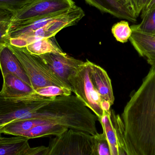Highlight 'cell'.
Wrapping results in <instances>:
<instances>
[{
    "label": "cell",
    "instance_id": "cell-5",
    "mask_svg": "<svg viewBox=\"0 0 155 155\" xmlns=\"http://www.w3.org/2000/svg\"><path fill=\"white\" fill-rule=\"evenodd\" d=\"M44 97L36 92L15 98L0 95V131L4 127L12 122L31 119ZM0 135H2L1 133Z\"/></svg>",
    "mask_w": 155,
    "mask_h": 155
},
{
    "label": "cell",
    "instance_id": "cell-9",
    "mask_svg": "<svg viewBox=\"0 0 155 155\" xmlns=\"http://www.w3.org/2000/svg\"><path fill=\"white\" fill-rule=\"evenodd\" d=\"M7 44L0 46V69L2 77L6 74H13L31 87L22 65Z\"/></svg>",
    "mask_w": 155,
    "mask_h": 155
},
{
    "label": "cell",
    "instance_id": "cell-14",
    "mask_svg": "<svg viewBox=\"0 0 155 155\" xmlns=\"http://www.w3.org/2000/svg\"><path fill=\"white\" fill-rule=\"evenodd\" d=\"M111 117L116 135L118 155H140L126 134L121 117L112 109Z\"/></svg>",
    "mask_w": 155,
    "mask_h": 155
},
{
    "label": "cell",
    "instance_id": "cell-21",
    "mask_svg": "<svg viewBox=\"0 0 155 155\" xmlns=\"http://www.w3.org/2000/svg\"><path fill=\"white\" fill-rule=\"evenodd\" d=\"M130 27L132 31L155 35V8L142 19L140 23Z\"/></svg>",
    "mask_w": 155,
    "mask_h": 155
},
{
    "label": "cell",
    "instance_id": "cell-29",
    "mask_svg": "<svg viewBox=\"0 0 155 155\" xmlns=\"http://www.w3.org/2000/svg\"><path fill=\"white\" fill-rule=\"evenodd\" d=\"M147 63L155 69V61H147Z\"/></svg>",
    "mask_w": 155,
    "mask_h": 155
},
{
    "label": "cell",
    "instance_id": "cell-8",
    "mask_svg": "<svg viewBox=\"0 0 155 155\" xmlns=\"http://www.w3.org/2000/svg\"><path fill=\"white\" fill-rule=\"evenodd\" d=\"M39 56L58 77L68 84V79L70 75L84 62L65 52L45 54Z\"/></svg>",
    "mask_w": 155,
    "mask_h": 155
},
{
    "label": "cell",
    "instance_id": "cell-13",
    "mask_svg": "<svg viewBox=\"0 0 155 155\" xmlns=\"http://www.w3.org/2000/svg\"><path fill=\"white\" fill-rule=\"evenodd\" d=\"M132 31L129 40L139 55L147 61H155V35Z\"/></svg>",
    "mask_w": 155,
    "mask_h": 155
},
{
    "label": "cell",
    "instance_id": "cell-11",
    "mask_svg": "<svg viewBox=\"0 0 155 155\" xmlns=\"http://www.w3.org/2000/svg\"><path fill=\"white\" fill-rule=\"evenodd\" d=\"M89 5L103 12L109 14L119 19L132 22L137 21V17L117 0H84Z\"/></svg>",
    "mask_w": 155,
    "mask_h": 155
},
{
    "label": "cell",
    "instance_id": "cell-12",
    "mask_svg": "<svg viewBox=\"0 0 155 155\" xmlns=\"http://www.w3.org/2000/svg\"><path fill=\"white\" fill-rule=\"evenodd\" d=\"M3 82L0 95L8 98L22 97L35 93L31 87L12 74L3 77Z\"/></svg>",
    "mask_w": 155,
    "mask_h": 155
},
{
    "label": "cell",
    "instance_id": "cell-26",
    "mask_svg": "<svg viewBox=\"0 0 155 155\" xmlns=\"http://www.w3.org/2000/svg\"><path fill=\"white\" fill-rule=\"evenodd\" d=\"M48 152L47 147L44 146L31 147L24 155H47Z\"/></svg>",
    "mask_w": 155,
    "mask_h": 155
},
{
    "label": "cell",
    "instance_id": "cell-15",
    "mask_svg": "<svg viewBox=\"0 0 155 155\" xmlns=\"http://www.w3.org/2000/svg\"><path fill=\"white\" fill-rule=\"evenodd\" d=\"M31 147L29 139L21 136H0V155H24Z\"/></svg>",
    "mask_w": 155,
    "mask_h": 155
},
{
    "label": "cell",
    "instance_id": "cell-24",
    "mask_svg": "<svg viewBox=\"0 0 155 155\" xmlns=\"http://www.w3.org/2000/svg\"><path fill=\"white\" fill-rule=\"evenodd\" d=\"M35 0H0V8L11 12L13 14L20 12Z\"/></svg>",
    "mask_w": 155,
    "mask_h": 155
},
{
    "label": "cell",
    "instance_id": "cell-6",
    "mask_svg": "<svg viewBox=\"0 0 155 155\" xmlns=\"http://www.w3.org/2000/svg\"><path fill=\"white\" fill-rule=\"evenodd\" d=\"M92 136L72 130L51 138L47 155H92Z\"/></svg>",
    "mask_w": 155,
    "mask_h": 155
},
{
    "label": "cell",
    "instance_id": "cell-28",
    "mask_svg": "<svg viewBox=\"0 0 155 155\" xmlns=\"http://www.w3.org/2000/svg\"><path fill=\"white\" fill-rule=\"evenodd\" d=\"M117 1L134 14V9H133V5H132L131 0H117Z\"/></svg>",
    "mask_w": 155,
    "mask_h": 155
},
{
    "label": "cell",
    "instance_id": "cell-7",
    "mask_svg": "<svg viewBox=\"0 0 155 155\" xmlns=\"http://www.w3.org/2000/svg\"><path fill=\"white\" fill-rule=\"evenodd\" d=\"M77 6L73 0H35L13 14L12 24L62 13Z\"/></svg>",
    "mask_w": 155,
    "mask_h": 155
},
{
    "label": "cell",
    "instance_id": "cell-17",
    "mask_svg": "<svg viewBox=\"0 0 155 155\" xmlns=\"http://www.w3.org/2000/svg\"><path fill=\"white\" fill-rule=\"evenodd\" d=\"M69 130L66 127L54 124L40 125L35 127L29 131L22 133L19 136L23 137L27 139L40 138L49 136L60 135Z\"/></svg>",
    "mask_w": 155,
    "mask_h": 155
},
{
    "label": "cell",
    "instance_id": "cell-22",
    "mask_svg": "<svg viewBox=\"0 0 155 155\" xmlns=\"http://www.w3.org/2000/svg\"><path fill=\"white\" fill-rule=\"evenodd\" d=\"M92 155H111L104 133L92 136Z\"/></svg>",
    "mask_w": 155,
    "mask_h": 155
},
{
    "label": "cell",
    "instance_id": "cell-23",
    "mask_svg": "<svg viewBox=\"0 0 155 155\" xmlns=\"http://www.w3.org/2000/svg\"><path fill=\"white\" fill-rule=\"evenodd\" d=\"M132 29L127 21H122L115 24L112 28V33L117 41L126 43L132 34Z\"/></svg>",
    "mask_w": 155,
    "mask_h": 155
},
{
    "label": "cell",
    "instance_id": "cell-31",
    "mask_svg": "<svg viewBox=\"0 0 155 155\" xmlns=\"http://www.w3.org/2000/svg\"><path fill=\"white\" fill-rule=\"evenodd\" d=\"M1 135H0V136H1Z\"/></svg>",
    "mask_w": 155,
    "mask_h": 155
},
{
    "label": "cell",
    "instance_id": "cell-2",
    "mask_svg": "<svg viewBox=\"0 0 155 155\" xmlns=\"http://www.w3.org/2000/svg\"><path fill=\"white\" fill-rule=\"evenodd\" d=\"M7 45L22 65L35 91L51 86L72 91L70 85L58 77L39 55L31 53L26 47H16L10 43Z\"/></svg>",
    "mask_w": 155,
    "mask_h": 155
},
{
    "label": "cell",
    "instance_id": "cell-1",
    "mask_svg": "<svg viewBox=\"0 0 155 155\" xmlns=\"http://www.w3.org/2000/svg\"><path fill=\"white\" fill-rule=\"evenodd\" d=\"M126 134L140 155H155V69L151 67L122 113Z\"/></svg>",
    "mask_w": 155,
    "mask_h": 155
},
{
    "label": "cell",
    "instance_id": "cell-20",
    "mask_svg": "<svg viewBox=\"0 0 155 155\" xmlns=\"http://www.w3.org/2000/svg\"><path fill=\"white\" fill-rule=\"evenodd\" d=\"M13 14L0 8V46L10 43L9 31L12 25Z\"/></svg>",
    "mask_w": 155,
    "mask_h": 155
},
{
    "label": "cell",
    "instance_id": "cell-25",
    "mask_svg": "<svg viewBox=\"0 0 155 155\" xmlns=\"http://www.w3.org/2000/svg\"><path fill=\"white\" fill-rule=\"evenodd\" d=\"M35 92L40 95L47 97L71 95L72 93V91L70 89L63 88L54 86L40 88L35 90Z\"/></svg>",
    "mask_w": 155,
    "mask_h": 155
},
{
    "label": "cell",
    "instance_id": "cell-19",
    "mask_svg": "<svg viewBox=\"0 0 155 155\" xmlns=\"http://www.w3.org/2000/svg\"><path fill=\"white\" fill-rule=\"evenodd\" d=\"M111 109L109 112H105L103 117L98 120L106 137L111 155H118L117 140L111 119Z\"/></svg>",
    "mask_w": 155,
    "mask_h": 155
},
{
    "label": "cell",
    "instance_id": "cell-30",
    "mask_svg": "<svg viewBox=\"0 0 155 155\" xmlns=\"http://www.w3.org/2000/svg\"><path fill=\"white\" fill-rule=\"evenodd\" d=\"M149 1H150V0H142V5H143V8L144 6L148 3V2H149Z\"/></svg>",
    "mask_w": 155,
    "mask_h": 155
},
{
    "label": "cell",
    "instance_id": "cell-18",
    "mask_svg": "<svg viewBox=\"0 0 155 155\" xmlns=\"http://www.w3.org/2000/svg\"><path fill=\"white\" fill-rule=\"evenodd\" d=\"M31 53L37 55L48 53L63 54L64 52L58 44L55 37L44 39L26 46Z\"/></svg>",
    "mask_w": 155,
    "mask_h": 155
},
{
    "label": "cell",
    "instance_id": "cell-4",
    "mask_svg": "<svg viewBox=\"0 0 155 155\" xmlns=\"http://www.w3.org/2000/svg\"><path fill=\"white\" fill-rule=\"evenodd\" d=\"M85 16L81 7L76 6L62 13L57 15L46 26L18 38L9 39L10 44L16 47H24L44 39L54 37L62 29L77 24Z\"/></svg>",
    "mask_w": 155,
    "mask_h": 155
},
{
    "label": "cell",
    "instance_id": "cell-16",
    "mask_svg": "<svg viewBox=\"0 0 155 155\" xmlns=\"http://www.w3.org/2000/svg\"><path fill=\"white\" fill-rule=\"evenodd\" d=\"M47 124H53L47 121L35 118L19 120L12 122L6 125L2 128L0 133L14 136H19L22 133L29 131L35 127Z\"/></svg>",
    "mask_w": 155,
    "mask_h": 155
},
{
    "label": "cell",
    "instance_id": "cell-27",
    "mask_svg": "<svg viewBox=\"0 0 155 155\" xmlns=\"http://www.w3.org/2000/svg\"><path fill=\"white\" fill-rule=\"evenodd\" d=\"M131 2L133 5L134 14L137 18L139 15L141 14L143 10L142 0H131Z\"/></svg>",
    "mask_w": 155,
    "mask_h": 155
},
{
    "label": "cell",
    "instance_id": "cell-3",
    "mask_svg": "<svg viewBox=\"0 0 155 155\" xmlns=\"http://www.w3.org/2000/svg\"><path fill=\"white\" fill-rule=\"evenodd\" d=\"M90 62L86 60L70 75L68 81L72 91L97 117L102 118L103 100L95 87L90 76Z\"/></svg>",
    "mask_w": 155,
    "mask_h": 155
},
{
    "label": "cell",
    "instance_id": "cell-10",
    "mask_svg": "<svg viewBox=\"0 0 155 155\" xmlns=\"http://www.w3.org/2000/svg\"><path fill=\"white\" fill-rule=\"evenodd\" d=\"M90 76L91 80L102 99L113 105L115 98L110 78L104 69L90 62Z\"/></svg>",
    "mask_w": 155,
    "mask_h": 155
}]
</instances>
